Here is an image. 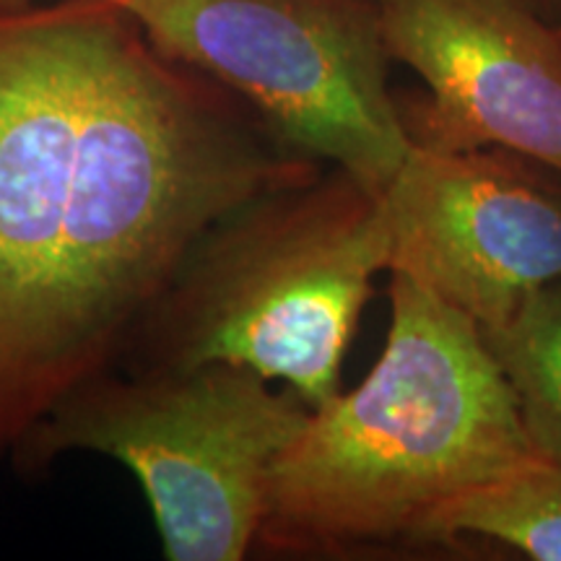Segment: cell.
Listing matches in <instances>:
<instances>
[{"label":"cell","mask_w":561,"mask_h":561,"mask_svg":"<svg viewBox=\"0 0 561 561\" xmlns=\"http://www.w3.org/2000/svg\"><path fill=\"white\" fill-rule=\"evenodd\" d=\"M121 5L0 13V458L26 434L24 390L70 191L91 70Z\"/></svg>","instance_id":"8992f818"},{"label":"cell","mask_w":561,"mask_h":561,"mask_svg":"<svg viewBox=\"0 0 561 561\" xmlns=\"http://www.w3.org/2000/svg\"><path fill=\"white\" fill-rule=\"evenodd\" d=\"M167 60L237 94L291 151L385 191L411 140L380 0H128Z\"/></svg>","instance_id":"5b68a950"},{"label":"cell","mask_w":561,"mask_h":561,"mask_svg":"<svg viewBox=\"0 0 561 561\" xmlns=\"http://www.w3.org/2000/svg\"><path fill=\"white\" fill-rule=\"evenodd\" d=\"M533 450L481 328L403 276L382 356L310 413L278 455L257 543L284 557H354L421 541L439 507Z\"/></svg>","instance_id":"7a4b0ae2"},{"label":"cell","mask_w":561,"mask_h":561,"mask_svg":"<svg viewBox=\"0 0 561 561\" xmlns=\"http://www.w3.org/2000/svg\"><path fill=\"white\" fill-rule=\"evenodd\" d=\"M102 3H112V5H121V9H125V3H128V0H102ZM30 5H32V0H0V13L30 9Z\"/></svg>","instance_id":"7c38bea8"},{"label":"cell","mask_w":561,"mask_h":561,"mask_svg":"<svg viewBox=\"0 0 561 561\" xmlns=\"http://www.w3.org/2000/svg\"><path fill=\"white\" fill-rule=\"evenodd\" d=\"M481 335L510 382L533 450L561 462V280Z\"/></svg>","instance_id":"30bf717a"},{"label":"cell","mask_w":561,"mask_h":561,"mask_svg":"<svg viewBox=\"0 0 561 561\" xmlns=\"http://www.w3.org/2000/svg\"><path fill=\"white\" fill-rule=\"evenodd\" d=\"M252 369H107L68 390L19 442L13 466L39 473L96 453L136 476L170 561H240L257 543L268 476L312 409Z\"/></svg>","instance_id":"277c9868"},{"label":"cell","mask_w":561,"mask_h":561,"mask_svg":"<svg viewBox=\"0 0 561 561\" xmlns=\"http://www.w3.org/2000/svg\"><path fill=\"white\" fill-rule=\"evenodd\" d=\"M392 62L424 81L413 146L504 149L561 174V30L525 0H380Z\"/></svg>","instance_id":"ba28073f"},{"label":"cell","mask_w":561,"mask_h":561,"mask_svg":"<svg viewBox=\"0 0 561 561\" xmlns=\"http://www.w3.org/2000/svg\"><path fill=\"white\" fill-rule=\"evenodd\" d=\"M385 206L388 271L479 328L502 325L561 280V174L541 161L411 144Z\"/></svg>","instance_id":"52a82bcc"},{"label":"cell","mask_w":561,"mask_h":561,"mask_svg":"<svg viewBox=\"0 0 561 561\" xmlns=\"http://www.w3.org/2000/svg\"><path fill=\"white\" fill-rule=\"evenodd\" d=\"M388 257L385 191L331 164L271 187L203 231L112 369L234 364L320 409Z\"/></svg>","instance_id":"3957f363"},{"label":"cell","mask_w":561,"mask_h":561,"mask_svg":"<svg viewBox=\"0 0 561 561\" xmlns=\"http://www.w3.org/2000/svg\"><path fill=\"white\" fill-rule=\"evenodd\" d=\"M481 536L536 561H561V462L530 455L439 507L421 541Z\"/></svg>","instance_id":"9c48e42d"},{"label":"cell","mask_w":561,"mask_h":561,"mask_svg":"<svg viewBox=\"0 0 561 561\" xmlns=\"http://www.w3.org/2000/svg\"><path fill=\"white\" fill-rule=\"evenodd\" d=\"M525 3L551 24H561V0H525Z\"/></svg>","instance_id":"8fae6325"},{"label":"cell","mask_w":561,"mask_h":561,"mask_svg":"<svg viewBox=\"0 0 561 561\" xmlns=\"http://www.w3.org/2000/svg\"><path fill=\"white\" fill-rule=\"evenodd\" d=\"M559 30H561V24H559Z\"/></svg>","instance_id":"4fadbf2b"},{"label":"cell","mask_w":561,"mask_h":561,"mask_svg":"<svg viewBox=\"0 0 561 561\" xmlns=\"http://www.w3.org/2000/svg\"><path fill=\"white\" fill-rule=\"evenodd\" d=\"M322 167L280 144L240 96L153 50L128 11H112L26 375V434L68 390L115 367L210 224Z\"/></svg>","instance_id":"6da1fadb"}]
</instances>
